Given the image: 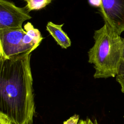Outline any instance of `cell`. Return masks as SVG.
Segmentation results:
<instances>
[{
  "label": "cell",
  "mask_w": 124,
  "mask_h": 124,
  "mask_svg": "<svg viewBox=\"0 0 124 124\" xmlns=\"http://www.w3.org/2000/svg\"><path fill=\"white\" fill-rule=\"evenodd\" d=\"M32 51L0 58V111L13 124H32L35 113L30 60Z\"/></svg>",
  "instance_id": "cell-1"
},
{
  "label": "cell",
  "mask_w": 124,
  "mask_h": 124,
  "mask_svg": "<svg viewBox=\"0 0 124 124\" xmlns=\"http://www.w3.org/2000/svg\"><path fill=\"white\" fill-rule=\"evenodd\" d=\"M93 38L94 44L88 51V62L94 65V78L115 77L123 54V38L104 23L94 31Z\"/></svg>",
  "instance_id": "cell-2"
},
{
  "label": "cell",
  "mask_w": 124,
  "mask_h": 124,
  "mask_svg": "<svg viewBox=\"0 0 124 124\" xmlns=\"http://www.w3.org/2000/svg\"><path fill=\"white\" fill-rule=\"evenodd\" d=\"M25 7L7 0H0V30L21 29L23 22L32 17Z\"/></svg>",
  "instance_id": "cell-3"
},
{
  "label": "cell",
  "mask_w": 124,
  "mask_h": 124,
  "mask_svg": "<svg viewBox=\"0 0 124 124\" xmlns=\"http://www.w3.org/2000/svg\"><path fill=\"white\" fill-rule=\"evenodd\" d=\"M99 11L105 24L119 35L124 31V0H101Z\"/></svg>",
  "instance_id": "cell-4"
},
{
  "label": "cell",
  "mask_w": 124,
  "mask_h": 124,
  "mask_svg": "<svg viewBox=\"0 0 124 124\" xmlns=\"http://www.w3.org/2000/svg\"><path fill=\"white\" fill-rule=\"evenodd\" d=\"M23 29L0 30V58H8L25 53L22 39Z\"/></svg>",
  "instance_id": "cell-5"
},
{
  "label": "cell",
  "mask_w": 124,
  "mask_h": 124,
  "mask_svg": "<svg viewBox=\"0 0 124 124\" xmlns=\"http://www.w3.org/2000/svg\"><path fill=\"white\" fill-rule=\"evenodd\" d=\"M24 30L26 31L22 41L24 51H33L40 45L43 37L39 30L35 28L30 22L24 25Z\"/></svg>",
  "instance_id": "cell-6"
},
{
  "label": "cell",
  "mask_w": 124,
  "mask_h": 124,
  "mask_svg": "<svg viewBox=\"0 0 124 124\" xmlns=\"http://www.w3.org/2000/svg\"><path fill=\"white\" fill-rule=\"evenodd\" d=\"M64 24H56L51 21L47 22L46 29L50 35L62 48L66 49L71 45V40L67 34L63 31Z\"/></svg>",
  "instance_id": "cell-7"
},
{
  "label": "cell",
  "mask_w": 124,
  "mask_h": 124,
  "mask_svg": "<svg viewBox=\"0 0 124 124\" xmlns=\"http://www.w3.org/2000/svg\"><path fill=\"white\" fill-rule=\"evenodd\" d=\"M52 0H25L26 2L25 7L30 12L33 10H39L44 8L51 3Z\"/></svg>",
  "instance_id": "cell-8"
},
{
  "label": "cell",
  "mask_w": 124,
  "mask_h": 124,
  "mask_svg": "<svg viewBox=\"0 0 124 124\" xmlns=\"http://www.w3.org/2000/svg\"><path fill=\"white\" fill-rule=\"evenodd\" d=\"M123 50L120 63L118 67L116 80L121 86V92L124 93V38H123Z\"/></svg>",
  "instance_id": "cell-9"
},
{
  "label": "cell",
  "mask_w": 124,
  "mask_h": 124,
  "mask_svg": "<svg viewBox=\"0 0 124 124\" xmlns=\"http://www.w3.org/2000/svg\"><path fill=\"white\" fill-rule=\"evenodd\" d=\"M0 124H13V122L8 116L0 111Z\"/></svg>",
  "instance_id": "cell-10"
},
{
  "label": "cell",
  "mask_w": 124,
  "mask_h": 124,
  "mask_svg": "<svg viewBox=\"0 0 124 124\" xmlns=\"http://www.w3.org/2000/svg\"><path fill=\"white\" fill-rule=\"evenodd\" d=\"M79 116L78 115H74L64 122L63 124H78Z\"/></svg>",
  "instance_id": "cell-11"
},
{
  "label": "cell",
  "mask_w": 124,
  "mask_h": 124,
  "mask_svg": "<svg viewBox=\"0 0 124 124\" xmlns=\"http://www.w3.org/2000/svg\"><path fill=\"white\" fill-rule=\"evenodd\" d=\"M78 124H98L97 121L96 119L92 120L90 118H87L85 120H79Z\"/></svg>",
  "instance_id": "cell-12"
},
{
  "label": "cell",
  "mask_w": 124,
  "mask_h": 124,
  "mask_svg": "<svg viewBox=\"0 0 124 124\" xmlns=\"http://www.w3.org/2000/svg\"><path fill=\"white\" fill-rule=\"evenodd\" d=\"M90 5L95 7L100 8L101 5V0H88Z\"/></svg>",
  "instance_id": "cell-13"
}]
</instances>
